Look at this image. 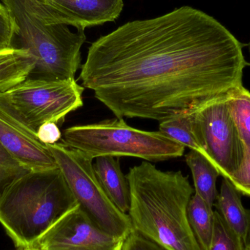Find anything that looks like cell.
<instances>
[{"label":"cell","mask_w":250,"mask_h":250,"mask_svg":"<svg viewBox=\"0 0 250 250\" xmlns=\"http://www.w3.org/2000/svg\"><path fill=\"white\" fill-rule=\"evenodd\" d=\"M29 169L13 158L0 144V198L5 189Z\"/></svg>","instance_id":"obj_20"},{"label":"cell","mask_w":250,"mask_h":250,"mask_svg":"<svg viewBox=\"0 0 250 250\" xmlns=\"http://www.w3.org/2000/svg\"><path fill=\"white\" fill-rule=\"evenodd\" d=\"M31 10L50 24L85 29L114 21L121 14L123 0H24Z\"/></svg>","instance_id":"obj_10"},{"label":"cell","mask_w":250,"mask_h":250,"mask_svg":"<svg viewBox=\"0 0 250 250\" xmlns=\"http://www.w3.org/2000/svg\"><path fill=\"white\" fill-rule=\"evenodd\" d=\"M58 167L30 170L0 198V224L17 248H31L66 211L77 205Z\"/></svg>","instance_id":"obj_3"},{"label":"cell","mask_w":250,"mask_h":250,"mask_svg":"<svg viewBox=\"0 0 250 250\" xmlns=\"http://www.w3.org/2000/svg\"><path fill=\"white\" fill-rule=\"evenodd\" d=\"M192 114V112L186 113L160 122L159 129L176 142L191 150L198 151L204 156V150L194 130Z\"/></svg>","instance_id":"obj_18"},{"label":"cell","mask_w":250,"mask_h":250,"mask_svg":"<svg viewBox=\"0 0 250 250\" xmlns=\"http://www.w3.org/2000/svg\"><path fill=\"white\" fill-rule=\"evenodd\" d=\"M126 239L107 233L78 204L57 219L32 248L37 250H122Z\"/></svg>","instance_id":"obj_9"},{"label":"cell","mask_w":250,"mask_h":250,"mask_svg":"<svg viewBox=\"0 0 250 250\" xmlns=\"http://www.w3.org/2000/svg\"><path fill=\"white\" fill-rule=\"evenodd\" d=\"M230 114L245 150L250 149V92L239 85L228 94Z\"/></svg>","instance_id":"obj_17"},{"label":"cell","mask_w":250,"mask_h":250,"mask_svg":"<svg viewBox=\"0 0 250 250\" xmlns=\"http://www.w3.org/2000/svg\"><path fill=\"white\" fill-rule=\"evenodd\" d=\"M126 176L133 230L167 250H201L188 220L194 190L188 176L146 161L129 168Z\"/></svg>","instance_id":"obj_2"},{"label":"cell","mask_w":250,"mask_h":250,"mask_svg":"<svg viewBox=\"0 0 250 250\" xmlns=\"http://www.w3.org/2000/svg\"><path fill=\"white\" fill-rule=\"evenodd\" d=\"M37 136L39 141L45 145H53L61 141L62 134L57 123L48 122L38 128Z\"/></svg>","instance_id":"obj_23"},{"label":"cell","mask_w":250,"mask_h":250,"mask_svg":"<svg viewBox=\"0 0 250 250\" xmlns=\"http://www.w3.org/2000/svg\"><path fill=\"white\" fill-rule=\"evenodd\" d=\"M248 48H249V52H250V41L249 44H248Z\"/></svg>","instance_id":"obj_26"},{"label":"cell","mask_w":250,"mask_h":250,"mask_svg":"<svg viewBox=\"0 0 250 250\" xmlns=\"http://www.w3.org/2000/svg\"><path fill=\"white\" fill-rule=\"evenodd\" d=\"M21 250H37L34 249V248H25V249H21Z\"/></svg>","instance_id":"obj_25"},{"label":"cell","mask_w":250,"mask_h":250,"mask_svg":"<svg viewBox=\"0 0 250 250\" xmlns=\"http://www.w3.org/2000/svg\"><path fill=\"white\" fill-rule=\"evenodd\" d=\"M244 243H245V249L250 248V229L248 235H247L246 238H245V241H244Z\"/></svg>","instance_id":"obj_24"},{"label":"cell","mask_w":250,"mask_h":250,"mask_svg":"<svg viewBox=\"0 0 250 250\" xmlns=\"http://www.w3.org/2000/svg\"><path fill=\"white\" fill-rule=\"evenodd\" d=\"M229 180L242 195L250 197V149L245 150V157L240 168L232 175Z\"/></svg>","instance_id":"obj_21"},{"label":"cell","mask_w":250,"mask_h":250,"mask_svg":"<svg viewBox=\"0 0 250 250\" xmlns=\"http://www.w3.org/2000/svg\"><path fill=\"white\" fill-rule=\"evenodd\" d=\"M185 160L192 172L195 193L214 207L218 195L216 183L220 171L207 157L195 150H190L186 154Z\"/></svg>","instance_id":"obj_14"},{"label":"cell","mask_w":250,"mask_h":250,"mask_svg":"<svg viewBox=\"0 0 250 250\" xmlns=\"http://www.w3.org/2000/svg\"><path fill=\"white\" fill-rule=\"evenodd\" d=\"M245 243L221 216L214 211V228L212 240L208 250H245Z\"/></svg>","instance_id":"obj_19"},{"label":"cell","mask_w":250,"mask_h":250,"mask_svg":"<svg viewBox=\"0 0 250 250\" xmlns=\"http://www.w3.org/2000/svg\"><path fill=\"white\" fill-rule=\"evenodd\" d=\"M0 144L29 170L58 167L48 146L41 143L6 102L0 92Z\"/></svg>","instance_id":"obj_11"},{"label":"cell","mask_w":250,"mask_h":250,"mask_svg":"<svg viewBox=\"0 0 250 250\" xmlns=\"http://www.w3.org/2000/svg\"><path fill=\"white\" fill-rule=\"evenodd\" d=\"M188 217L192 233L201 250H209L214 228L213 207L195 193L188 204Z\"/></svg>","instance_id":"obj_16"},{"label":"cell","mask_w":250,"mask_h":250,"mask_svg":"<svg viewBox=\"0 0 250 250\" xmlns=\"http://www.w3.org/2000/svg\"><path fill=\"white\" fill-rule=\"evenodd\" d=\"M122 250H167L132 230L125 239Z\"/></svg>","instance_id":"obj_22"},{"label":"cell","mask_w":250,"mask_h":250,"mask_svg":"<svg viewBox=\"0 0 250 250\" xmlns=\"http://www.w3.org/2000/svg\"><path fill=\"white\" fill-rule=\"evenodd\" d=\"M242 48L218 21L182 6L98 38L79 80L117 118L160 123L242 85Z\"/></svg>","instance_id":"obj_1"},{"label":"cell","mask_w":250,"mask_h":250,"mask_svg":"<svg viewBox=\"0 0 250 250\" xmlns=\"http://www.w3.org/2000/svg\"><path fill=\"white\" fill-rule=\"evenodd\" d=\"M228 94L204 104L192 116L204 157L229 179L240 168L245 148L229 110Z\"/></svg>","instance_id":"obj_8"},{"label":"cell","mask_w":250,"mask_h":250,"mask_svg":"<svg viewBox=\"0 0 250 250\" xmlns=\"http://www.w3.org/2000/svg\"><path fill=\"white\" fill-rule=\"evenodd\" d=\"M33 68V60L25 50L10 48L0 51V92L27 79Z\"/></svg>","instance_id":"obj_15"},{"label":"cell","mask_w":250,"mask_h":250,"mask_svg":"<svg viewBox=\"0 0 250 250\" xmlns=\"http://www.w3.org/2000/svg\"><path fill=\"white\" fill-rule=\"evenodd\" d=\"M245 250H250V248H248V249H245Z\"/></svg>","instance_id":"obj_27"},{"label":"cell","mask_w":250,"mask_h":250,"mask_svg":"<svg viewBox=\"0 0 250 250\" xmlns=\"http://www.w3.org/2000/svg\"><path fill=\"white\" fill-rule=\"evenodd\" d=\"M61 143L92 160L111 156L159 163L182 157L185 151V146L161 131L136 129L119 118L70 126L63 132Z\"/></svg>","instance_id":"obj_5"},{"label":"cell","mask_w":250,"mask_h":250,"mask_svg":"<svg viewBox=\"0 0 250 250\" xmlns=\"http://www.w3.org/2000/svg\"><path fill=\"white\" fill-rule=\"evenodd\" d=\"M242 194L224 178L214 205L225 223L245 241L250 229V211L244 207Z\"/></svg>","instance_id":"obj_13"},{"label":"cell","mask_w":250,"mask_h":250,"mask_svg":"<svg viewBox=\"0 0 250 250\" xmlns=\"http://www.w3.org/2000/svg\"><path fill=\"white\" fill-rule=\"evenodd\" d=\"M46 146L82 209L103 230L126 239L133 230L129 216L114 205L103 189L93 160L62 143Z\"/></svg>","instance_id":"obj_6"},{"label":"cell","mask_w":250,"mask_h":250,"mask_svg":"<svg viewBox=\"0 0 250 250\" xmlns=\"http://www.w3.org/2000/svg\"><path fill=\"white\" fill-rule=\"evenodd\" d=\"M84 89L75 79L28 77L1 94L21 120L37 134L44 123L62 125L70 113L82 108Z\"/></svg>","instance_id":"obj_7"},{"label":"cell","mask_w":250,"mask_h":250,"mask_svg":"<svg viewBox=\"0 0 250 250\" xmlns=\"http://www.w3.org/2000/svg\"><path fill=\"white\" fill-rule=\"evenodd\" d=\"M14 24L13 48L29 53L34 68L29 78L67 80L82 67L81 48L84 29L73 32L68 26L50 24L34 13L24 0H1Z\"/></svg>","instance_id":"obj_4"},{"label":"cell","mask_w":250,"mask_h":250,"mask_svg":"<svg viewBox=\"0 0 250 250\" xmlns=\"http://www.w3.org/2000/svg\"><path fill=\"white\" fill-rule=\"evenodd\" d=\"M93 164L95 175L108 198L125 214L129 208V187L120 166L119 157H97Z\"/></svg>","instance_id":"obj_12"}]
</instances>
